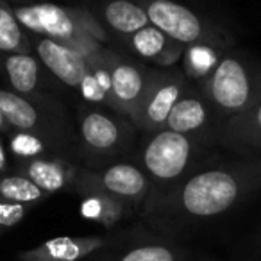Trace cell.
<instances>
[{
  "label": "cell",
  "instance_id": "cell-1",
  "mask_svg": "<svg viewBox=\"0 0 261 261\" xmlns=\"http://www.w3.org/2000/svg\"><path fill=\"white\" fill-rule=\"evenodd\" d=\"M23 31L48 38L84 56H98L109 40L102 23L81 8H61L54 4L11 6Z\"/></svg>",
  "mask_w": 261,
  "mask_h": 261
},
{
  "label": "cell",
  "instance_id": "cell-2",
  "mask_svg": "<svg viewBox=\"0 0 261 261\" xmlns=\"http://www.w3.org/2000/svg\"><path fill=\"white\" fill-rule=\"evenodd\" d=\"M238 199V181L225 170H206L182 182L172 195L149 202L147 215L154 224L163 218L192 217L206 218L224 213Z\"/></svg>",
  "mask_w": 261,
  "mask_h": 261
},
{
  "label": "cell",
  "instance_id": "cell-3",
  "mask_svg": "<svg viewBox=\"0 0 261 261\" xmlns=\"http://www.w3.org/2000/svg\"><path fill=\"white\" fill-rule=\"evenodd\" d=\"M36 56L63 84L79 91L84 100L106 104L111 109V83H109V56L104 50L98 56H84L73 48L48 38L31 40Z\"/></svg>",
  "mask_w": 261,
  "mask_h": 261
},
{
  "label": "cell",
  "instance_id": "cell-4",
  "mask_svg": "<svg viewBox=\"0 0 261 261\" xmlns=\"http://www.w3.org/2000/svg\"><path fill=\"white\" fill-rule=\"evenodd\" d=\"M150 186L152 185L145 170L133 163H115L100 172L81 170L73 190L81 197L90 193H108L129 206H136L147 199Z\"/></svg>",
  "mask_w": 261,
  "mask_h": 261
},
{
  "label": "cell",
  "instance_id": "cell-5",
  "mask_svg": "<svg viewBox=\"0 0 261 261\" xmlns=\"http://www.w3.org/2000/svg\"><path fill=\"white\" fill-rule=\"evenodd\" d=\"M79 133L83 147L95 160H106L129 147L133 125L116 113L100 108H84L79 113Z\"/></svg>",
  "mask_w": 261,
  "mask_h": 261
},
{
  "label": "cell",
  "instance_id": "cell-6",
  "mask_svg": "<svg viewBox=\"0 0 261 261\" xmlns=\"http://www.w3.org/2000/svg\"><path fill=\"white\" fill-rule=\"evenodd\" d=\"M192 158V140L174 130H160L150 136L142 152V163L150 181L163 186L185 174Z\"/></svg>",
  "mask_w": 261,
  "mask_h": 261
},
{
  "label": "cell",
  "instance_id": "cell-7",
  "mask_svg": "<svg viewBox=\"0 0 261 261\" xmlns=\"http://www.w3.org/2000/svg\"><path fill=\"white\" fill-rule=\"evenodd\" d=\"M108 66L111 83V111L127 118L130 125H136L140 106L149 88L152 70L113 52L109 56Z\"/></svg>",
  "mask_w": 261,
  "mask_h": 261
},
{
  "label": "cell",
  "instance_id": "cell-8",
  "mask_svg": "<svg viewBox=\"0 0 261 261\" xmlns=\"http://www.w3.org/2000/svg\"><path fill=\"white\" fill-rule=\"evenodd\" d=\"M182 93H185V81L181 77L165 72L163 68L152 70L135 127L152 135L163 130L172 109L181 100Z\"/></svg>",
  "mask_w": 261,
  "mask_h": 261
},
{
  "label": "cell",
  "instance_id": "cell-9",
  "mask_svg": "<svg viewBox=\"0 0 261 261\" xmlns=\"http://www.w3.org/2000/svg\"><path fill=\"white\" fill-rule=\"evenodd\" d=\"M0 111L6 116L13 130L31 133L54 143L61 138V130L58 129V120L47 109H40L33 100L15 91L0 90Z\"/></svg>",
  "mask_w": 261,
  "mask_h": 261
},
{
  "label": "cell",
  "instance_id": "cell-10",
  "mask_svg": "<svg viewBox=\"0 0 261 261\" xmlns=\"http://www.w3.org/2000/svg\"><path fill=\"white\" fill-rule=\"evenodd\" d=\"M145 8L150 25L167 34L170 40L181 45H199L204 38V25L200 18L185 6L170 0H152L142 2Z\"/></svg>",
  "mask_w": 261,
  "mask_h": 261
},
{
  "label": "cell",
  "instance_id": "cell-11",
  "mask_svg": "<svg viewBox=\"0 0 261 261\" xmlns=\"http://www.w3.org/2000/svg\"><path fill=\"white\" fill-rule=\"evenodd\" d=\"M16 170L20 175L31 179L38 188H41L48 195L73 190L81 174V170L73 163H70V160L58 154L16 161Z\"/></svg>",
  "mask_w": 261,
  "mask_h": 261
},
{
  "label": "cell",
  "instance_id": "cell-12",
  "mask_svg": "<svg viewBox=\"0 0 261 261\" xmlns=\"http://www.w3.org/2000/svg\"><path fill=\"white\" fill-rule=\"evenodd\" d=\"M109 245L106 236H59L18 254L20 261H81Z\"/></svg>",
  "mask_w": 261,
  "mask_h": 261
},
{
  "label": "cell",
  "instance_id": "cell-13",
  "mask_svg": "<svg viewBox=\"0 0 261 261\" xmlns=\"http://www.w3.org/2000/svg\"><path fill=\"white\" fill-rule=\"evenodd\" d=\"M213 100L224 109H240L249 98V79L236 59L227 58L215 68L210 83Z\"/></svg>",
  "mask_w": 261,
  "mask_h": 261
},
{
  "label": "cell",
  "instance_id": "cell-14",
  "mask_svg": "<svg viewBox=\"0 0 261 261\" xmlns=\"http://www.w3.org/2000/svg\"><path fill=\"white\" fill-rule=\"evenodd\" d=\"M129 47L135 50L136 56L147 59V61H154L158 66L163 68V66L172 65L182 54L185 45L175 43L160 29L149 25L129 38Z\"/></svg>",
  "mask_w": 261,
  "mask_h": 261
},
{
  "label": "cell",
  "instance_id": "cell-15",
  "mask_svg": "<svg viewBox=\"0 0 261 261\" xmlns=\"http://www.w3.org/2000/svg\"><path fill=\"white\" fill-rule=\"evenodd\" d=\"M102 27L120 34V36L130 38L138 31L150 25L145 8L142 2H127V0H113L100 8Z\"/></svg>",
  "mask_w": 261,
  "mask_h": 261
},
{
  "label": "cell",
  "instance_id": "cell-16",
  "mask_svg": "<svg viewBox=\"0 0 261 261\" xmlns=\"http://www.w3.org/2000/svg\"><path fill=\"white\" fill-rule=\"evenodd\" d=\"M2 65H4V72L15 93L29 97L38 90L40 86V59L36 56L8 54L2 56Z\"/></svg>",
  "mask_w": 261,
  "mask_h": 261
},
{
  "label": "cell",
  "instance_id": "cell-17",
  "mask_svg": "<svg viewBox=\"0 0 261 261\" xmlns=\"http://www.w3.org/2000/svg\"><path fill=\"white\" fill-rule=\"evenodd\" d=\"M79 210L86 220L113 227L129 215V204L108 193H90L81 197Z\"/></svg>",
  "mask_w": 261,
  "mask_h": 261
},
{
  "label": "cell",
  "instance_id": "cell-18",
  "mask_svg": "<svg viewBox=\"0 0 261 261\" xmlns=\"http://www.w3.org/2000/svg\"><path fill=\"white\" fill-rule=\"evenodd\" d=\"M48 193L38 188L31 179L20 174L0 175V202L18 204V206H36L48 199Z\"/></svg>",
  "mask_w": 261,
  "mask_h": 261
},
{
  "label": "cell",
  "instance_id": "cell-19",
  "mask_svg": "<svg viewBox=\"0 0 261 261\" xmlns=\"http://www.w3.org/2000/svg\"><path fill=\"white\" fill-rule=\"evenodd\" d=\"M206 108H204L202 100H199L197 97L182 95L181 100L172 109L170 116L165 123V129L190 136L206 123Z\"/></svg>",
  "mask_w": 261,
  "mask_h": 261
},
{
  "label": "cell",
  "instance_id": "cell-20",
  "mask_svg": "<svg viewBox=\"0 0 261 261\" xmlns=\"http://www.w3.org/2000/svg\"><path fill=\"white\" fill-rule=\"evenodd\" d=\"M31 38L18 23L13 8L0 0V54H31Z\"/></svg>",
  "mask_w": 261,
  "mask_h": 261
},
{
  "label": "cell",
  "instance_id": "cell-21",
  "mask_svg": "<svg viewBox=\"0 0 261 261\" xmlns=\"http://www.w3.org/2000/svg\"><path fill=\"white\" fill-rule=\"evenodd\" d=\"M98 261H179L174 247L163 242H145L122 250L116 256H106Z\"/></svg>",
  "mask_w": 261,
  "mask_h": 261
},
{
  "label": "cell",
  "instance_id": "cell-22",
  "mask_svg": "<svg viewBox=\"0 0 261 261\" xmlns=\"http://www.w3.org/2000/svg\"><path fill=\"white\" fill-rule=\"evenodd\" d=\"M52 147H54V143L47 142L41 136L31 135V133L13 130L11 135H9V150H11V154L18 161L50 156Z\"/></svg>",
  "mask_w": 261,
  "mask_h": 261
},
{
  "label": "cell",
  "instance_id": "cell-23",
  "mask_svg": "<svg viewBox=\"0 0 261 261\" xmlns=\"http://www.w3.org/2000/svg\"><path fill=\"white\" fill-rule=\"evenodd\" d=\"M215 63V56L210 48L202 45H193L186 52V68L192 70L193 73H206Z\"/></svg>",
  "mask_w": 261,
  "mask_h": 261
},
{
  "label": "cell",
  "instance_id": "cell-24",
  "mask_svg": "<svg viewBox=\"0 0 261 261\" xmlns=\"http://www.w3.org/2000/svg\"><path fill=\"white\" fill-rule=\"evenodd\" d=\"M29 211H31L29 206L0 202V234H4L6 231L13 229L16 224H20L27 217Z\"/></svg>",
  "mask_w": 261,
  "mask_h": 261
},
{
  "label": "cell",
  "instance_id": "cell-25",
  "mask_svg": "<svg viewBox=\"0 0 261 261\" xmlns=\"http://www.w3.org/2000/svg\"><path fill=\"white\" fill-rule=\"evenodd\" d=\"M8 172V156H6L4 145H2V140H0V175Z\"/></svg>",
  "mask_w": 261,
  "mask_h": 261
},
{
  "label": "cell",
  "instance_id": "cell-26",
  "mask_svg": "<svg viewBox=\"0 0 261 261\" xmlns=\"http://www.w3.org/2000/svg\"><path fill=\"white\" fill-rule=\"evenodd\" d=\"M11 133H13V127L9 125L6 116L2 115V111H0V135H11Z\"/></svg>",
  "mask_w": 261,
  "mask_h": 261
},
{
  "label": "cell",
  "instance_id": "cell-27",
  "mask_svg": "<svg viewBox=\"0 0 261 261\" xmlns=\"http://www.w3.org/2000/svg\"><path fill=\"white\" fill-rule=\"evenodd\" d=\"M256 118H257V123L261 125V106H259V109H257V113H256Z\"/></svg>",
  "mask_w": 261,
  "mask_h": 261
}]
</instances>
